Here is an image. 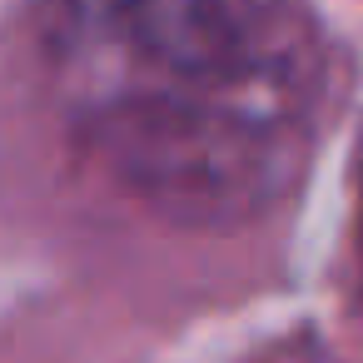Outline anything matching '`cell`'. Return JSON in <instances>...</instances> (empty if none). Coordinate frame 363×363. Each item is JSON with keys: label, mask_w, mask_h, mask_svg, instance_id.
<instances>
[{"label": "cell", "mask_w": 363, "mask_h": 363, "mask_svg": "<svg viewBox=\"0 0 363 363\" xmlns=\"http://www.w3.org/2000/svg\"><path fill=\"white\" fill-rule=\"evenodd\" d=\"M40 55L110 179L194 229L284 204L328 100L303 0H45Z\"/></svg>", "instance_id": "obj_1"}, {"label": "cell", "mask_w": 363, "mask_h": 363, "mask_svg": "<svg viewBox=\"0 0 363 363\" xmlns=\"http://www.w3.org/2000/svg\"><path fill=\"white\" fill-rule=\"evenodd\" d=\"M358 234H363V204H358Z\"/></svg>", "instance_id": "obj_2"}]
</instances>
